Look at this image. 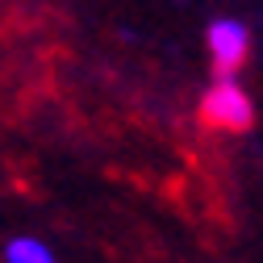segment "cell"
<instances>
[{
	"instance_id": "cell-1",
	"label": "cell",
	"mask_w": 263,
	"mask_h": 263,
	"mask_svg": "<svg viewBox=\"0 0 263 263\" xmlns=\"http://www.w3.org/2000/svg\"><path fill=\"white\" fill-rule=\"evenodd\" d=\"M201 121L209 129H221V134H242V129H251L255 105H251V92L242 88V80L213 76L205 96H201Z\"/></svg>"
},
{
	"instance_id": "cell-2",
	"label": "cell",
	"mask_w": 263,
	"mask_h": 263,
	"mask_svg": "<svg viewBox=\"0 0 263 263\" xmlns=\"http://www.w3.org/2000/svg\"><path fill=\"white\" fill-rule=\"evenodd\" d=\"M205 50H209V63L217 67V76H234L242 63H247L251 29L242 21H234V17H217L205 29Z\"/></svg>"
},
{
	"instance_id": "cell-3",
	"label": "cell",
	"mask_w": 263,
	"mask_h": 263,
	"mask_svg": "<svg viewBox=\"0 0 263 263\" xmlns=\"http://www.w3.org/2000/svg\"><path fill=\"white\" fill-rule=\"evenodd\" d=\"M5 263H59L54 251L42 242V238H29V234H17L5 242Z\"/></svg>"
}]
</instances>
